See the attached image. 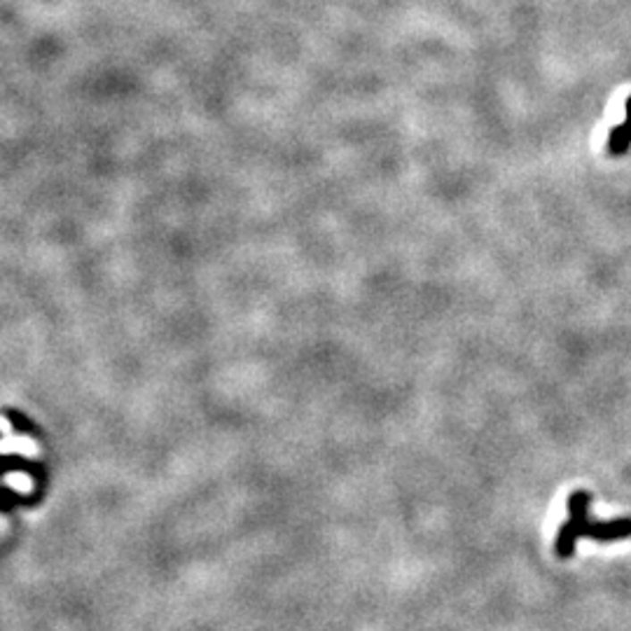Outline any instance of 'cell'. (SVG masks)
Listing matches in <instances>:
<instances>
[{
	"mask_svg": "<svg viewBox=\"0 0 631 631\" xmlns=\"http://www.w3.org/2000/svg\"><path fill=\"white\" fill-rule=\"evenodd\" d=\"M589 503L592 493L585 489H577L568 496L566 508H568V519L559 528L557 541H554V554L559 559H571L576 554V541L580 535H589L596 541H619L631 535V519H615V522H596L589 515Z\"/></svg>",
	"mask_w": 631,
	"mask_h": 631,
	"instance_id": "cell-1",
	"label": "cell"
},
{
	"mask_svg": "<svg viewBox=\"0 0 631 631\" xmlns=\"http://www.w3.org/2000/svg\"><path fill=\"white\" fill-rule=\"evenodd\" d=\"M631 147V129L627 124H618V127L610 131V139H608V150L610 155H625Z\"/></svg>",
	"mask_w": 631,
	"mask_h": 631,
	"instance_id": "cell-2",
	"label": "cell"
},
{
	"mask_svg": "<svg viewBox=\"0 0 631 631\" xmlns=\"http://www.w3.org/2000/svg\"><path fill=\"white\" fill-rule=\"evenodd\" d=\"M625 110H627V120L622 122V124H627V127L631 129V97L627 98V104H625Z\"/></svg>",
	"mask_w": 631,
	"mask_h": 631,
	"instance_id": "cell-3",
	"label": "cell"
}]
</instances>
